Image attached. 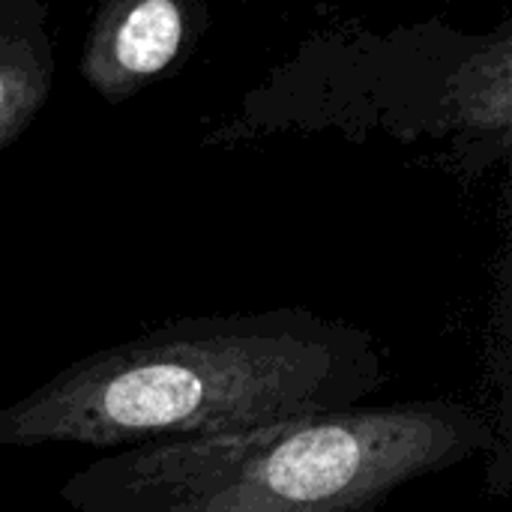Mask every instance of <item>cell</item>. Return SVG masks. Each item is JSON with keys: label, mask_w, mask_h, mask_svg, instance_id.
Returning <instances> with one entry per match:
<instances>
[{"label": "cell", "mask_w": 512, "mask_h": 512, "mask_svg": "<svg viewBox=\"0 0 512 512\" xmlns=\"http://www.w3.org/2000/svg\"><path fill=\"white\" fill-rule=\"evenodd\" d=\"M42 0H0V150L15 144L54 90L57 57Z\"/></svg>", "instance_id": "5"}, {"label": "cell", "mask_w": 512, "mask_h": 512, "mask_svg": "<svg viewBox=\"0 0 512 512\" xmlns=\"http://www.w3.org/2000/svg\"><path fill=\"white\" fill-rule=\"evenodd\" d=\"M495 444L492 420L465 402L357 405L117 450L75 471L60 501L72 512H375Z\"/></svg>", "instance_id": "2"}, {"label": "cell", "mask_w": 512, "mask_h": 512, "mask_svg": "<svg viewBox=\"0 0 512 512\" xmlns=\"http://www.w3.org/2000/svg\"><path fill=\"white\" fill-rule=\"evenodd\" d=\"M378 81L345 33L318 36L246 93L240 114L213 141L285 129H384L402 141L459 138L480 162L510 147V30L471 36L447 24L363 33Z\"/></svg>", "instance_id": "3"}, {"label": "cell", "mask_w": 512, "mask_h": 512, "mask_svg": "<svg viewBox=\"0 0 512 512\" xmlns=\"http://www.w3.org/2000/svg\"><path fill=\"white\" fill-rule=\"evenodd\" d=\"M207 21V6L195 0H108L93 12L78 72L99 99L120 105L174 75Z\"/></svg>", "instance_id": "4"}, {"label": "cell", "mask_w": 512, "mask_h": 512, "mask_svg": "<svg viewBox=\"0 0 512 512\" xmlns=\"http://www.w3.org/2000/svg\"><path fill=\"white\" fill-rule=\"evenodd\" d=\"M381 381L375 339L312 309L180 318L87 354L0 408V447L210 438L348 411Z\"/></svg>", "instance_id": "1"}]
</instances>
